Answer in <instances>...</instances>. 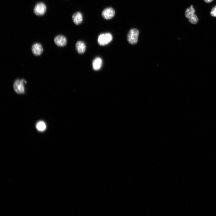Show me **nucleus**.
<instances>
[{"label":"nucleus","instance_id":"nucleus-1","mask_svg":"<svg viewBox=\"0 0 216 216\" xmlns=\"http://www.w3.org/2000/svg\"><path fill=\"white\" fill-rule=\"evenodd\" d=\"M113 40V36L110 33L107 32L100 34L98 39V44L101 46H104L109 44Z\"/></svg>","mask_w":216,"mask_h":216},{"label":"nucleus","instance_id":"nucleus-3","mask_svg":"<svg viewBox=\"0 0 216 216\" xmlns=\"http://www.w3.org/2000/svg\"><path fill=\"white\" fill-rule=\"evenodd\" d=\"M139 34L138 30L135 29H131L127 35V40L130 44L134 45L137 43Z\"/></svg>","mask_w":216,"mask_h":216},{"label":"nucleus","instance_id":"nucleus-4","mask_svg":"<svg viewBox=\"0 0 216 216\" xmlns=\"http://www.w3.org/2000/svg\"><path fill=\"white\" fill-rule=\"evenodd\" d=\"M47 10L46 5L43 3H40L36 4L34 9V14L37 16L44 15Z\"/></svg>","mask_w":216,"mask_h":216},{"label":"nucleus","instance_id":"nucleus-9","mask_svg":"<svg viewBox=\"0 0 216 216\" xmlns=\"http://www.w3.org/2000/svg\"><path fill=\"white\" fill-rule=\"evenodd\" d=\"M76 48L78 53L80 54L84 53L86 50V45L82 41L78 42L76 44Z\"/></svg>","mask_w":216,"mask_h":216},{"label":"nucleus","instance_id":"nucleus-15","mask_svg":"<svg viewBox=\"0 0 216 216\" xmlns=\"http://www.w3.org/2000/svg\"><path fill=\"white\" fill-rule=\"evenodd\" d=\"M213 1L214 0H204V2L207 3H210Z\"/></svg>","mask_w":216,"mask_h":216},{"label":"nucleus","instance_id":"nucleus-13","mask_svg":"<svg viewBox=\"0 0 216 216\" xmlns=\"http://www.w3.org/2000/svg\"><path fill=\"white\" fill-rule=\"evenodd\" d=\"M189 21L192 24H195L199 22V19L197 16L196 14H194L189 18Z\"/></svg>","mask_w":216,"mask_h":216},{"label":"nucleus","instance_id":"nucleus-14","mask_svg":"<svg viewBox=\"0 0 216 216\" xmlns=\"http://www.w3.org/2000/svg\"><path fill=\"white\" fill-rule=\"evenodd\" d=\"M210 14L212 16L215 17H216V5L212 8L210 12Z\"/></svg>","mask_w":216,"mask_h":216},{"label":"nucleus","instance_id":"nucleus-6","mask_svg":"<svg viewBox=\"0 0 216 216\" xmlns=\"http://www.w3.org/2000/svg\"><path fill=\"white\" fill-rule=\"evenodd\" d=\"M32 50L34 55L38 56L41 55L43 52V49L40 44L35 43L32 45Z\"/></svg>","mask_w":216,"mask_h":216},{"label":"nucleus","instance_id":"nucleus-5","mask_svg":"<svg viewBox=\"0 0 216 216\" xmlns=\"http://www.w3.org/2000/svg\"><path fill=\"white\" fill-rule=\"evenodd\" d=\"M115 12L112 7H108L104 9L102 12V15L104 19L110 20L112 19L115 15Z\"/></svg>","mask_w":216,"mask_h":216},{"label":"nucleus","instance_id":"nucleus-8","mask_svg":"<svg viewBox=\"0 0 216 216\" xmlns=\"http://www.w3.org/2000/svg\"><path fill=\"white\" fill-rule=\"evenodd\" d=\"M72 19L74 23L78 25L81 24L83 21V16L82 13L80 12L75 13L72 17Z\"/></svg>","mask_w":216,"mask_h":216},{"label":"nucleus","instance_id":"nucleus-12","mask_svg":"<svg viewBox=\"0 0 216 216\" xmlns=\"http://www.w3.org/2000/svg\"><path fill=\"white\" fill-rule=\"evenodd\" d=\"M195 10L193 8V6L191 5L190 7L187 8L186 10L185 14L186 17L189 19L191 16L195 14Z\"/></svg>","mask_w":216,"mask_h":216},{"label":"nucleus","instance_id":"nucleus-10","mask_svg":"<svg viewBox=\"0 0 216 216\" xmlns=\"http://www.w3.org/2000/svg\"><path fill=\"white\" fill-rule=\"evenodd\" d=\"M102 63V59L99 57L95 58L92 62L93 69L96 71L99 70L101 68Z\"/></svg>","mask_w":216,"mask_h":216},{"label":"nucleus","instance_id":"nucleus-11","mask_svg":"<svg viewBox=\"0 0 216 216\" xmlns=\"http://www.w3.org/2000/svg\"><path fill=\"white\" fill-rule=\"evenodd\" d=\"M36 127L39 131L43 132L46 130V125L44 122L40 121L36 124Z\"/></svg>","mask_w":216,"mask_h":216},{"label":"nucleus","instance_id":"nucleus-7","mask_svg":"<svg viewBox=\"0 0 216 216\" xmlns=\"http://www.w3.org/2000/svg\"><path fill=\"white\" fill-rule=\"evenodd\" d=\"M54 42L58 46L62 47L66 46L67 43V40L64 36L58 35L54 39Z\"/></svg>","mask_w":216,"mask_h":216},{"label":"nucleus","instance_id":"nucleus-2","mask_svg":"<svg viewBox=\"0 0 216 216\" xmlns=\"http://www.w3.org/2000/svg\"><path fill=\"white\" fill-rule=\"evenodd\" d=\"M27 83V81L23 79L16 80L13 85L14 91L18 94H24L25 91L24 84Z\"/></svg>","mask_w":216,"mask_h":216}]
</instances>
